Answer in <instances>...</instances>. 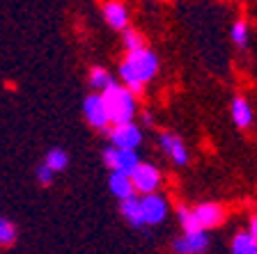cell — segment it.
Masks as SVG:
<instances>
[{
  "mask_svg": "<svg viewBox=\"0 0 257 254\" xmlns=\"http://www.w3.org/2000/svg\"><path fill=\"white\" fill-rule=\"evenodd\" d=\"M248 233L257 240V213L255 215H250V220H248Z\"/></svg>",
  "mask_w": 257,
  "mask_h": 254,
  "instance_id": "22",
  "label": "cell"
},
{
  "mask_svg": "<svg viewBox=\"0 0 257 254\" xmlns=\"http://www.w3.org/2000/svg\"><path fill=\"white\" fill-rule=\"evenodd\" d=\"M159 147L175 165H186L188 163L186 142H184L179 135H175V133H168V131L161 133V135H159Z\"/></svg>",
  "mask_w": 257,
  "mask_h": 254,
  "instance_id": "9",
  "label": "cell"
},
{
  "mask_svg": "<svg viewBox=\"0 0 257 254\" xmlns=\"http://www.w3.org/2000/svg\"><path fill=\"white\" fill-rule=\"evenodd\" d=\"M44 165H46L53 174H58V172L67 169V165H69V156H67L64 149H51V151L46 154V158H44Z\"/></svg>",
  "mask_w": 257,
  "mask_h": 254,
  "instance_id": "17",
  "label": "cell"
},
{
  "mask_svg": "<svg viewBox=\"0 0 257 254\" xmlns=\"http://www.w3.org/2000/svg\"><path fill=\"white\" fill-rule=\"evenodd\" d=\"M83 115H85V122L90 124L94 131H108L110 128V119H108L106 106H103L101 94H87L83 101Z\"/></svg>",
  "mask_w": 257,
  "mask_h": 254,
  "instance_id": "8",
  "label": "cell"
},
{
  "mask_svg": "<svg viewBox=\"0 0 257 254\" xmlns=\"http://www.w3.org/2000/svg\"><path fill=\"white\" fill-rule=\"evenodd\" d=\"M143 124H145V126H152V124H154V115H152L150 110L143 112Z\"/></svg>",
  "mask_w": 257,
  "mask_h": 254,
  "instance_id": "23",
  "label": "cell"
},
{
  "mask_svg": "<svg viewBox=\"0 0 257 254\" xmlns=\"http://www.w3.org/2000/svg\"><path fill=\"white\" fill-rule=\"evenodd\" d=\"M230 37H232V42H234L239 48L246 46L248 37H250V28H248L246 19H239V21H234V26H232V30H230Z\"/></svg>",
  "mask_w": 257,
  "mask_h": 254,
  "instance_id": "18",
  "label": "cell"
},
{
  "mask_svg": "<svg viewBox=\"0 0 257 254\" xmlns=\"http://www.w3.org/2000/svg\"><path fill=\"white\" fill-rule=\"evenodd\" d=\"M119 213L131 227H145L143 222V211H140V197H131L126 201H119Z\"/></svg>",
  "mask_w": 257,
  "mask_h": 254,
  "instance_id": "14",
  "label": "cell"
},
{
  "mask_svg": "<svg viewBox=\"0 0 257 254\" xmlns=\"http://www.w3.org/2000/svg\"><path fill=\"white\" fill-rule=\"evenodd\" d=\"M108 188H110L112 197H117L119 201H126L131 197H136L134 183H131V176L126 174H117V172H110V179H108Z\"/></svg>",
  "mask_w": 257,
  "mask_h": 254,
  "instance_id": "12",
  "label": "cell"
},
{
  "mask_svg": "<svg viewBox=\"0 0 257 254\" xmlns=\"http://www.w3.org/2000/svg\"><path fill=\"white\" fill-rule=\"evenodd\" d=\"M101 99H103V106H106L108 119H110L112 126L134 122L136 112H138V96L134 92H128L124 85L115 83L110 90L103 92Z\"/></svg>",
  "mask_w": 257,
  "mask_h": 254,
  "instance_id": "2",
  "label": "cell"
},
{
  "mask_svg": "<svg viewBox=\"0 0 257 254\" xmlns=\"http://www.w3.org/2000/svg\"><path fill=\"white\" fill-rule=\"evenodd\" d=\"M230 112L239 128H248L252 124V108H250V103H248V99H243V96H236V99L232 101Z\"/></svg>",
  "mask_w": 257,
  "mask_h": 254,
  "instance_id": "13",
  "label": "cell"
},
{
  "mask_svg": "<svg viewBox=\"0 0 257 254\" xmlns=\"http://www.w3.org/2000/svg\"><path fill=\"white\" fill-rule=\"evenodd\" d=\"M140 211H143V222L156 227V224L166 222L168 213H170V204L161 192H156V195L140 197Z\"/></svg>",
  "mask_w": 257,
  "mask_h": 254,
  "instance_id": "7",
  "label": "cell"
},
{
  "mask_svg": "<svg viewBox=\"0 0 257 254\" xmlns=\"http://www.w3.org/2000/svg\"><path fill=\"white\" fill-rule=\"evenodd\" d=\"M112 85H115V78L106 67H92L90 69V87L94 90V94H103Z\"/></svg>",
  "mask_w": 257,
  "mask_h": 254,
  "instance_id": "15",
  "label": "cell"
},
{
  "mask_svg": "<svg viewBox=\"0 0 257 254\" xmlns=\"http://www.w3.org/2000/svg\"><path fill=\"white\" fill-rule=\"evenodd\" d=\"M16 240V227L7 220V217L0 215V247H10Z\"/></svg>",
  "mask_w": 257,
  "mask_h": 254,
  "instance_id": "20",
  "label": "cell"
},
{
  "mask_svg": "<svg viewBox=\"0 0 257 254\" xmlns=\"http://www.w3.org/2000/svg\"><path fill=\"white\" fill-rule=\"evenodd\" d=\"M122 44H124V48H126V53H134V51L145 48V37L140 35L138 30L128 28V30L122 32Z\"/></svg>",
  "mask_w": 257,
  "mask_h": 254,
  "instance_id": "19",
  "label": "cell"
},
{
  "mask_svg": "<svg viewBox=\"0 0 257 254\" xmlns=\"http://www.w3.org/2000/svg\"><path fill=\"white\" fill-rule=\"evenodd\" d=\"M232 254H257V240L248 231H239L232 238Z\"/></svg>",
  "mask_w": 257,
  "mask_h": 254,
  "instance_id": "16",
  "label": "cell"
},
{
  "mask_svg": "<svg viewBox=\"0 0 257 254\" xmlns=\"http://www.w3.org/2000/svg\"><path fill=\"white\" fill-rule=\"evenodd\" d=\"M225 220V211L220 204L216 201H204L198 206L191 208V222H193V231H207V229L218 227Z\"/></svg>",
  "mask_w": 257,
  "mask_h": 254,
  "instance_id": "6",
  "label": "cell"
},
{
  "mask_svg": "<svg viewBox=\"0 0 257 254\" xmlns=\"http://www.w3.org/2000/svg\"><path fill=\"white\" fill-rule=\"evenodd\" d=\"M108 144L115 149H126V151H138L143 144V128L138 124H119V126H110L106 131Z\"/></svg>",
  "mask_w": 257,
  "mask_h": 254,
  "instance_id": "3",
  "label": "cell"
},
{
  "mask_svg": "<svg viewBox=\"0 0 257 254\" xmlns=\"http://www.w3.org/2000/svg\"><path fill=\"white\" fill-rule=\"evenodd\" d=\"M131 183H134V190L136 195H156L163 183V174H161V169L152 163H140L138 169H136L134 174H131Z\"/></svg>",
  "mask_w": 257,
  "mask_h": 254,
  "instance_id": "4",
  "label": "cell"
},
{
  "mask_svg": "<svg viewBox=\"0 0 257 254\" xmlns=\"http://www.w3.org/2000/svg\"><path fill=\"white\" fill-rule=\"evenodd\" d=\"M35 174H37V181H39V185H51V183H53V172H51V169H48L46 167V165H39V167H37V172H35Z\"/></svg>",
  "mask_w": 257,
  "mask_h": 254,
  "instance_id": "21",
  "label": "cell"
},
{
  "mask_svg": "<svg viewBox=\"0 0 257 254\" xmlns=\"http://www.w3.org/2000/svg\"><path fill=\"white\" fill-rule=\"evenodd\" d=\"M207 247H209V233L207 231L182 233L179 238L172 240L175 254H204Z\"/></svg>",
  "mask_w": 257,
  "mask_h": 254,
  "instance_id": "10",
  "label": "cell"
},
{
  "mask_svg": "<svg viewBox=\"0 0 257 254\" xmlns=\"http://www.w3.org/2000/svg\"><path fill=\"white\" fill-rule=\"evenodd\" d=\"M159 67V55L145 46L140 51L124 55V60L119 62V80L128 92H134L138 96L145 90V85H150L156 78Z\"/></svg>",
  "mask_w": 257,
  "mask_h": 254,
  "instance_id": "1",
  "label": "cell"
},
{
  "mask_svg": "<svg viewBox=\"0 0 257 254\" xmlns=\"http://www.w3.org/2000/svg\"><path fill=\"white\" fill-rule=\"evenodd\" d=\"M103 19L112 30H128V21H131V14H128V7L124 3L117 0H110V3H103Z\"/></svg>",
  "mask_w": 257,
  "mask_h": 254,
  "instance_id": "11",
  "label": "cell"
},
{
  "mask_svg": "<svg viewBox=\"0 0 257 254\" xmlns=\"http://www.w3.org/2000/svg\"><path fill=\"white\" fill-rule=\"evenodd\" d=\"M103 163L110 167V172H117V174H126L131 176L138 169L140 165V156L138 151H126V149H115L108 144L106 149L101 151Z\"/></svg>",
  "mask_w": 257,
  "mask_h": 254,
  "instance_id": "5",
  "label": "cell"
}]
</instances>
